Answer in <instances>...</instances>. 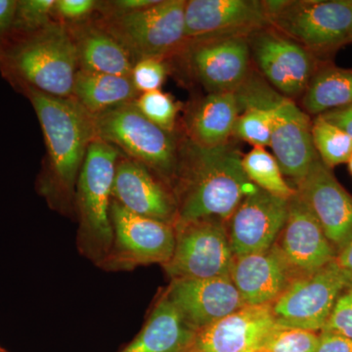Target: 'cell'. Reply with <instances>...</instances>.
Wrapping results in <instances>:
<instances>
[{"instance_id":"6da1fadb","label":"cell","mask_w":352,"mask_h":352,"mask_svg":"<svg viewBox=\"0 0 352 352\" xmlns=\"http://www.w3.org/2000/svg\"><path fill=\"white\" fill-rule=\"evenodd\" d=\"M243 154L232 141L203 147L185 138L178 147L175 226L205 219L228 221L241 201L256 188L245 175Z\"/></svg>"},{"instance_id":"7a4b0ae2","label":"cell","mask_w":352,"mask_h":352,"mask_svg":"<svg viewBox=\"0 0 352 352\" xmlns=\"http://www.w3.org/2000/svg\"><path fill=\"white\" fill-rule=\"evenodd\" d=\"M18 90L31 102L45 141L39 194L61 212L73 210L78 175L88 147L97 138L94 117L74 97L52 96L32 87Z\"/></svg>"},{"instance_id":"3957f363","label":"cell","mask_w":352,"mask_h":352,"mask_svg":"<svg viewBox=\"0 0 352 352\" xmlns=\"http://www.w3.org/2000/svg\"><path fill=\"white\" fill-rule=\"evenodd\" d=\"M80 69L75 41L55 21L38 31L12 34L0 56V73L16 90L32 87L52 96H73Z\"/></svg>"},{"instance_id":"277c9868","label":"cell","mask_w":352,"mask_h":352,"mask_svg":"<svg viewBox=\"0 0 352 352\" xmlns=\"http://www.w3.org/2000/svg\"><path fill=\"white\" fill-rule=\"evenodd\" d=\"M120 156L119 149L95 139L88 147L76 182V245L83 256L98 266L107 258L113 244L110 208Z\"/></svg>"},{"instance_id":"5b68a950","label":"cell","mask_w":352,"mask_h":352,"mask_svg":"<svg viewBox=\"0 0 352 352\" xmlns=\"http://www.w3.org/2000/svg\"><path fill=\"white\" fill-rule=\"evenodd\" d=\"M235 94L239 106H256L270 113L273 156L284 176L298 184L319 157L312 141L309 116L252 69Z\"/></svg>"},{"instance_id":"8992f818","label":"cell","mask_w":352,"mask_h":352,"mask_svg":"<svg viewBox=\"0 0 352 352\" xmlns=\"http://www.w3.org/2000/svg\"><path fill=\"white\" fill-rule=\"evenodd\" d=\"M270 25L319 61L351 43L352 0L263 1Z\"/></svg>"},{"instance_id":"52a82bcc","label":"cell","mask_w":352,"mask_h":352,"mask_svg":"<svg viewBox=\"0 0 352 352\" xmlns=\"http://www.w3.org/2000/svg\"><path fill=\"white\" fill-rule=\"evenodd\" d=\"M185 0H159L129 13L103 14L96 21L126 51L134 64L179 55L184 46Z\"/></svg>"},{"instance_id":"ba28073f","label":"cell","mask_w":352,"mask_h":352,"mask_svg":"<svg viewBox=\"0 0 352 352\" xmlns=\"http://www.w3.org/2000/svg\"><path fill=\"white\" fill-rule=\"evenodd\" d=\"M96 138L144 164L163 182H175L178 147L175 133L164 131L142 115L134 102L94 117Z\"/></svg>"},{"instance_id":"9c48e42d","label":"cell","mask_w":352,"mask_h":352,"mask_svg":"<svg viewBox=\"0 0 352 352\" xmlns=\"http://www.w3.org/2000/svg\"><path fill=\"white\" fill-rule=\"evenodd\" d=\"M352 276L337 259L322 270L296 278L271 305L278 327L321 332Z\"/></svg>"},{"instance_id":"30bf717a","label":"cell","mask_w":352,"mask_h":352,"mask_svg":"<svg viewBox=\"0 0 352 352\" xmlns=\"http://www.w3.org/2000/svg\"><path fill=\"white\" fill-rule=\"evenodd\" d=\"M113 244L99 267L127 271L147 264H166L176 242L175 226L129 212L112 200L110 208Z\"/></svg>"},{"instance_id":"8fae6325","label":"cell","mask_w":352,"mask_h":352,"mask_svg":"<svg viewBox=\"0 0 352 352\" xmlns=\"http://www.w3.org/2000/svg\"><path fill=\"white\" fill-rule=\"evenodd\" d=\"M175 252L164 264L173 280H201L230 276L235 256L226 222L199 220L175 226Z\"/></svg>"},{"instance_id":"7c38bea8","label":"cell","mask_w":352,"mask_h":352,"mask_svg":"<svg viewBox=\"0 0 352 352\" xmlns=\"http://www.w3.org/2000/svg\"><path fill=\"white\" fill-rule=\"evenodd\" d=\"M251 59L259 74L280 94L302 98L323 62L272 25L248 36Z\"/></svg>"},{"instance_id":"4fadbf2b","label":"cell","mask_w":352,"mask_h":352,"mask_svg":"<svg viewBox=\"0 0 352 352\" xmlns=\"http://www.w3.org/2000/svg\"><path fill=\"white\" fill-rule=\"evenodd\" d=\"M268 25L263 1L189 0L185 6L184 46L208 39L248 38Z\"/></svg>"},{"instance_id":"5bb4252c","label":"cell","mask_w":352,"mask_h":352,"mask_svg":"<svg viewBox=\"0 0 352 352\" xmlns=\"http://www.w3.org/2000/svg\"><path fill=\"white\" fill-rule=\"evenodd\" d=\"M274 245L292 280L322 270L338 256L337 250L298 192L289 199L286 222Z\"/></svg>"},{"instance_id":"9a60e30c","label":"cell","mask_w":352,"mask_h":352,"mask_svg":"<svg viewBox=\"0 0 352 352\" xmlns=\"http://www.w3.org/2000/svg\"><path fill=\"white\" fill-rule=\"evenodd\" d=\"M180 54L208 94L235 92L252 71L251 52L245 36L189 43Z\"/></svg>"},{"instance_id":"2e32d148","label":"cell","mask_w":352,"mask_h":352,"mask_svg":"<svg viewBox=\"0 0 352 352\" xmlns=\"http://www.w3.org/2000/svg\"><path fill=\"white\" fill-rule=\"evenodd\" d=\"M289 201L258 187L245 196L227 221L234 256L271 249L286 222Z\"/></svg>"},{"instance_id":"e0dca14e","label":"cell","mask_w":352,"mask_h":352,"mask_svg":"<svg viewBox=\"0 0 352 352\" xmlns=\"http://www.w3.org/2000/svg\"><path fill=\"white\" fill-rule=\"evenodd\" d=\"M296 185L298 195L339 254L352 240V196L319 157Z\"/></svg>"},{"instance_id":"ac0fdd59","label":"cell","mask_w":352,"mask_h":352,"mask_svg":"<svg viewBox=\"0 0 352 352\" xmlns=\"http://www.w3.org/2000/svg\"><path fill=\"white\" fill-rule=\"evenodd\" d=\"M277 328L271 305H245L197 332L186 352H261Z\"/></svg>"},{"instance_id":"d6986e66","label":"cell","mask_w":352,"mask_h":352,"mask_svg":"<svg viewBox=\"0 0 352 352\" xmlns=\"http://www.w3.org/2000/svg\"><path fill=\"white\" fill-rule=\"evenodd\" d=\"M164 295L196 333L245 307L230 276L173 280Z\"/></svg>"},{"instance_id":"ffe728a7","label":"cell","mask_w":352,"mask_h":352,"mask_svg":"<svg viewBox=\"0 0 352 352\" xmlns=\"http://www.w3.org/2000/svg\"><path fill=\"white\" fill-rule=\"evenodd\" d=\"M113 199L133 214L175 226L173 192L147 166L129 157L118 161Z\"/></svg>"},{"instance_id":"44dd1931","label":"cell","mask_w":352,"mask_h":352,"mask_svg":"<svg viewBox=\"0 0 352 352\" xmlns=\"http://www.w3.org/2000/svg\"><path fill=\"white\" fill-rule=\"evenodd\" d=\"M230 278L243 302L252 307L272 305L292 281L275 245L267 251L235 256Z\"/></svg>"},{"instance_id":"7402d4cb","label":"cell","mask_w":352,"mask_h":352,"mask_svg":"<svg viewBox=\"0 0 352 352\" xmlns=\"http://www.w3.org/2000/svg\"><path fill=\"white\" fill-rule=\"evenodd\" d=\"M195 335L164 293L142 330L120 352H186Z\"/></svg>"},{"instance_id":"603a6c76","label":"cell","mask_w":352,"mask_h":352,"mask_svg":"<svg viewBox=\"0 0 352 352\" xmlns=\"http://www.w3.org/2000/svg\"><path fill=\"white\" fill-rule=\"evenodd\" d=\"M239 115V103L235 92L208 94L189 115L186 138L203 147L226 144L234 138Z\"/></svg>"},{"instance_id":"cb8c5ba5","label":"cell","mask_w":352,"mask_h":352,"mask_svg":"<svg viewBox=\"0 0 352 352\" xmlns=\"http://www.w3.org/2000/svg\"><path fill=\"white\" fill-rule=\"evenodd\" d=\"M68 27L78 50L80 69L107 75L131 76L134 66L131 58L96 21H87Z\"/></svg>"},{"instance_id":"d4e9b609","label":"cell","mask_w":352,"mask_h":352,"mask_svg":"<svg viewBox=\"0 0 352 352\" xmlns=\"http://www.w3.org/2000/svg\"><path fill=\"white\" fill-rule=\"evenodd\" d=\"M139 95L131 76L78 69L72 97L94 117L111 109L131 103Z\"/></svg>"},{"instance_id":"484cf974","label":"cell","mask_w":352,"mask_h":352,"mask_svg":"<svg viewBox=\"0 0 352 352\" xmlns=\"http://www.w3.org/2000/svg\"><path fill=\"white\" fill-rule=\"evenodd\" d=\"M352 104V68H340L323 62L302 97L308 116L321 115Z\"/></svg>"},{"instance_id":"4316f807","label":"cell","mask_w":352,"mask_h":352,"mask_svg":"<svg viewBox=\"0 0 352 352\" xmlns=\"http://www.w3.org/2000/svg\"><path fill=\"white\" fill-rule=\"evenodd\" d=\"M242 166L248 179L259 189L287 200L296 195V189L286 182L277 160L265 148L252 147L243 155Z\"/></svg>"},{"instance_id":"83f0119b","label":"cell","mask_w":352,"mask_h":352,"mask_svg":"<svg viewBox=\"0 0 352 352\" xmlns=\"http://www.w3.org/2000/svg\"><path fill=\"white\" fill-rule=\"evenodd\" d=\"M311 135L315 151L329 168L347 164L352 157V138L321 116L311 122Z\"/></svg>"},{"instance_id":"f1b7e54d","label":"cell","mask_w":352,"mask_h":352,"mask_svg":"<svg viewBox=\"0 0 352 352\" xmlns=\"http://www.w3.org/2000/svg\"><path fill=\"white\" fill-rule=\"evenodd\" d=\"M240 115L236 122L234 136L254 146L270 147L272 129L270 113L256 106H239Z\"/></svg>"},{"instance_id":"f546056e","label":"cell","mask_w":352,"mask_h":352,"mask_svg":"<svg viewBox=\"0 0 352 352\" xmlns=\"http://www.w3.org/2000/svg\"><path fill=\"white\" fill-rule=\"evenodd\" d=\"M134 105L153 124L164 131L175 133L179 107L170 94L161 89L145 92L139 95Z\"/></svg>"},{"instance_id":"4dcf8cb0","label":"cell","mask_w":352,"mask_h":352,"mask_svg":"<svg viewBox=\"0 0 352 352\" xmlns=\"http://www.w3.org/2000/svg\"><path fill=\"white\" fill-rule=\"evenodd\" d=\"M56 0H17L13 34L38 31L53 22Z\"/></svg>"},{"instance_id":"1f68e13d","label":"cell","mask_w":352,"mask_h":352,"mask_svg":"<svg viewBox=\"0 0 352 352\" xmlns=\"http://www.w3.org/2000/svg\"><path fill=\"white\" fill-rule=\"evenodd\" d=\"M318 342L319 335L311 331L278 327L261 352H316Z\"/></svg>"},{"instance_id":"d6a6232c","label":"cell","mask_w":352,"mask_h":352,"mask_svg":"<svg viewBox=\"0 0 352 352\" xmlns=\"http://www.w3.org/2000/svg\"><path fill=\"white\" fill-rule=\"evenodd\" d=\"M168 75V66L164 59L148 58L134 64L131 80L139 94L161 89Z\"/></svg>"},{"instance_id":"836d02e7","label":"cell","mask_w":352,"mask_h":352,"mask_svg":"<svg viewBox=\"0 0 352 352\" xmlns=\"http://www.w3.org/2000/svg\"><path fill=\"white\" fill-rule=\"evenodd\" d=\"M321 332L337 333L352 340V284L340 294Z\"/></svg>"},{"instance_id":"e575fe53","label":"cell","mask_w":352,"mask_h":352,"mask_svg":"<svg viewBox=\"0 0 352 352\" xmlns=\"http://www.w3.org/2000/svg\"><path fill=\"white\" fill-rule=\"evenodd\" d=\"M98 1L94 0H56L54 15L58 22L65 25H76L87 22L96 9Z\"/></svg>"},{"instance_id":"d590c367","label":"cell","mask_w":352,"mask_h":352,"mask_svg":"<svg viewBox=\"0 0 352 352\" xmlns=\"http://www.w3.org/2000/svg\"><path fill=\"white\" fill-rule=\"evenodd\" d=\"M17 0H0V56L13 34Z\"/></svg>"},{"instance_id":"8d00e7d4","label":"cell","mask_w":352,"mask_h":352,"mask_svg":"<svg viewBox=\"0 0 352 352\" xmlns=\"http://www.w3.org/2000/svg\"><path fill=\"white\" fill-rule=\"evenodd\" d=\"M316 352H352V340L329 332H320Z\"/></svg>"},{"instance_id":"74e56055","label":"cell","mask_w":352,"mask_h":352,"mask_svg":"<svg viewBox=\"0 0 352 352\" xmlns=\"http://www.w3.org/2000/svg\"><path fill=\"white\" fill-rule=\"evenodd\" d=\"M322 118L339 127L352 138V104L321 113Z\"/></svg>"},{"instance_id":"f35d334b","label":"cell","mask_w":352,"mask_h":352,"mask_svg":"<svg viewBox=\"0 0 352 352\" xmlns=\"http://www.w3.org/2000/svg\"><path fill=\"white\" fill-rule=\"evenodd\" d=\"M338 263L352 276V240L338 254Z\"/></svg>"},{"instance_id":"ab89813d","label":"cell","mask_w":352,"mask_h":352,"mask_svg":"<svg viewBox=\"0 0 352 352\" xmlns=\"http://www.w3.org/2000/svg\"><path fill=\"white\" fill-rule=\"evenodd\" d=\"M347 164H349V171H351L352 175V157H351V160H349V163Z\"/></svg>"},{"instance_id":"60d3db41","label":"cell","mask_w":352,"mask_h":352,"mask_svg":"<svg viewBox=\"0 0 352 352\" xmlns=\"http://www.w3.org/2000/svg\"><path fill=\"white\" fill-rule=\"evenodd\" d=\"M0 352H8V351H6V349H2V347L0 346Z\"/></svg>"},{"instance_id":"b9f144b4","label":"cell","mask_w":352,"mask_h":352,"mask_svg":"<svg viewBox=\"0 0 352 352\" xmlns=\"http://www.w3.org/2000/svg\"><path fill=\"white\" fill-rule=\"evenodd\" d=\"M351 43H352V30H351Z\"/></svg>"}]
</instances>
